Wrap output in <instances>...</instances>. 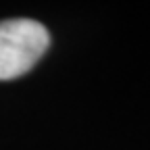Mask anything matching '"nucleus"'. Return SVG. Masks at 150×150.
<instances>
[{
  "mask_svg": "<svg viewBox=\"0 0 150 150\" xmlns=\"http://www.w3.org/2000/svg\"><path fill=\"white\" fill-rule=\"evenodd\" d=\"M50 46L48 29L33 19L0 21V81L25 75Z\"/></svg>",
  "mask_w": 150,
  "mask_h": 150,
  "instance_id": "f257e3e1",
  "label": "nucleus"
}]
</instances>
